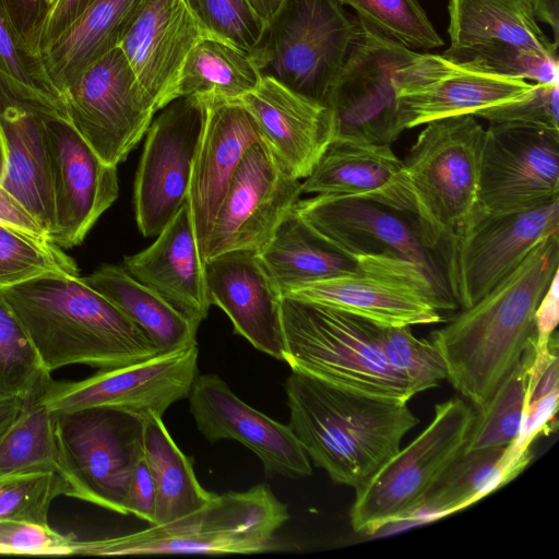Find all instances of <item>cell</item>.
Masks as SVG:
<instances>
[{"label": "cell", "mask_w": 559, "mask_h": 559, "mask_svg": "<svg viewBox=\"0 0 559 559\" xmlns=\"http://www.w3.org/2000/svg\"><path fill=\"white\" fill-rule=\"evenodd\" d=\"M558 266L556 233L478 301L429 334L447 379L474 408L492 396L536 337L535 312Z\"/></svg>", "instance_id": "obj_1"}, {"label": "cell", "mask_w": 559, "mask_h": 559, "mask_svg": "<svg viewBox=\"0 0 559 559\" xmlns=\"http://www.w3.org/2000/svg\"><path fill=\"white\" fill-rule=\"evenodd\" d=\"M0 294L46 373L71 365L111 369L159 354L135 323L80 276L43 275L1 287Z\"/></svg>", "instance_id": "obj_2"}, {"label": "cell", "mask_w": 559, "mask_h": 559, "mask_svg": "<svg viewBox=\"0 0 559 559\" xmlns=\"http://www.w3.org/2000/svg\"><path fill=\"white\" fill-rule=\"evenodd\" d=\"M284 389L288 426L309 460L357 489L401 448L419 421L406 402L373 396L293 371Z\"/></svg>", "instance_id": "obj_3"}, {"label": "cell", "mask_w": 559, "mask_h": 559, "mask_svg": "<svg viewBox=\"0 0 559 559\" xmlns=\"http://www.w3.org/2000/svg\"><path fill=\"white\" fill-rule=\"evenodd\" d=\"M286 504L266 484L215 495L202 508L162 524L120 536L74 539L70 555L145 556L257 554L275 547L288 520Z\"/></svg>", "instance_id": "obj_4"}, {"label": "cell", "mask_w": 559, "mask_h": 559, "mask_svg": "<svg viewBox=\"0 0 559 559\" xmlns=\"http://www.w3.org/2000/svg\"><path fill=\"white\" fill-rule=\"evenodd\" d=\"M439 55L418 53L357 17L348 56L329 94L332 140L390 144L404 131L399 93L431 80Z\"/></svg>", "instance_id": "obj_5"}, {"label": "cell", "mask_w": 559, "mask_h": 559, "mask_svg": "<svg viewBox=\"0 0 559 559\" xmlns=\"http://www.w3.org/2000/svg\"><path fill=\"white\" fill-rule=\"evenodd\" d=\"M283 360L292 371L356 392L408 402L413 386L388 364L373 322L349 312L283 296Z\"/></svg>", "instance_id": "obj_6"}, {"label": "cell", "mask_w": 559, "mask_h": 559, "mask_svg": "<svg viewBox=\"0 0 559 559\" xmlns=\"http://www.w3.org/2000/svg\"><path fill=\"white\" fill-rule=\"evenodd\" d=\"M425 124L403 165L416 202L417 223L436 252L476 209L485 129L472 114Z\"/></svg>", "instance_id": "obj_7"}, {"label": "cell", "mask_w": 559, "mask_h": 559, "mask_svg": "<svg viewBox=\"0 0 559 559\" xmlns=\"http://www.w3.org/2000/svg\"><path fill=\"white\" fill-rule=\"evenodd\" d=\"M356 31L338 0H285L251 55L262 76L326 107Z\"/></svg>", "instance_id": "obj_8"}, {"label": "cell", "mask_w": 559, "mask_h": 559, "mask_svg": "<svg viewBox=\"0 0 559 559\" xmlns=\"http://www.w3.org/2000/svg\"><path fill=\"white\" fill-rule=\"evenodd\" d=\"M474 416L475 409L461 397L437 404L430 424L355 489L349 512L354 531L372 534L413 519L425 496L463 451Z\"/></svg>", "instance_id": "obj_9"}, {"label": "cell", "mask_w": 559, "mask_h": 559, "mask_svg": "<svg viewBox=\"0 0 559 559\" xmlns=\"http://www.w3.org/2000/svg\"><path fill=\"white\" fill-rule=\"evenodd\" d=\"M67 496L126 515L123 499L143 457V416L96 407L55 413Z\"/></svg>", "instance_id": "obj_10"}, {"label": "cell", "mask_w": 559, "mask_h": 559, "mask_svg": "<svg viewBox=\"0 0 559 559\" xmlns=\"http://www.w3.org/2000/svg\"><path fill=\"white\" fill-rule=\"evenodd\" d=\"M559 231V198L516 213L474 210L436 250L448 292L468 308L512 273L543 239Z\"/></svg>", "instance_id": "obj_11"}, {"label": "cell", "mask_w": 559, "mask_h": 559, "mask_svg": "<svg viewBox=\"0 0 559 559\" xmlns=\"http://www.w3.org/2000/svg\"><path fill=\"white\" fill-rule=\"evenodd\" d=\"M354 272L289 289L283 296L330 306L386 326L441 322L456 305L417 263L396 255L355 259Z\"/></svg>", "instance_id": "obj_12"}, {"label": "cell", "mask_w": 559, "mask_h": 559, "mask_svg": "<svg viewBox=\"0 0 559 559\" xmlns=\"http://www.w3.org/2000/svg\"><path fill=\"white\" fill-rule=\"evenodd\" d=\"M63 98L71 126L112 166L127 158L157 111L119 47L85 69Z\"/></svg>", "instance_id": "obj_13"}, {"label": "cell", "mask_w": 559, "mask_h": 559, "mask_svg": "<svg viewBox=\"0 0 559 559\" xmlns=\"http://www.w3.org/2000/svg\"><path fill=\"white\" fill-rule=\"evenodd\" d=\"M198 344L159 353L131 365L98 370L79 381H56L49 376L39 399L51 413L107 407L140 416H163L175 402L188 397L199 374Z\"/></svg>", "instance_id": "obj_14"}, {"label": "cell", "mask_w": 559, "mask_h": 559, "mask_svg": "<svg viewBox=\"0 0 559 559\" xmlns=\"http://www.w3.org/2000/svg\"><path fill=\"white\" fill-rule=\"evenodd\" d=\"M160 110L146 131L134 181L135 218L145 237L157 236L188 199L209 104L181 96Z\"/></svg>", "instance_id": "obj_15"}, {"label": "cell", "mask_w": 559, "mask_h": 559, "mask_svg": "<svg viewBox=\"0 0 559 559\" xmlns=\"http://www.w3.org/2000/svg\"><path fill=\"white\" fill-rule=\"evenodd\" d=\"M559 198V131L515 123L485 129L476 210L516 213Z\"/></svg>", "instance_id": "obj_16"}, {"label": "cell", "mask_w": 559, "mask_h": 559, "mask_svg": "<svg viewBox=\"0 0 559 559\" xmlns=\"http://www.w3.org/2000/svg\"><path fill=\"white\" fill-rule=\"evenodd\" d=\"M294 209L326 241L353 259L386 254L417 263L441 295L454 302L439 259L414 216L377 202L338 194L298 200Z\"/></svg>", "instance_id": "obj_17"}, {"label": "cell", "mask_w": 559, "mask_h": 559, "mask_svg": "<svg viewBox=\"0 0 559 559\" xmlns=\"http://www.w3.org/2000/svg\"><path fill=\"white\" fill-rule=\"evenodd\" d=\"M301 193V180L263 139L251 144L221 203L203 262L233 250L261 251Z\"/></svg>", "instance_id": "obj_18"}, {"label": "cell", "mask_w": 559, "mask_h": 559, "mask_svg": "<svg viewBox=\"0 0 559 559\" xmlns=\"http://www.w3.org/2000/svg\"><path fill=\"white\" fill-rule=\"evenodd\" d=\"M50 155L55 225L49 241L80 245L119 193L117 166L103 162L63 119L45 120Z\"/></svg>", "instance_id": "obj_19"}, {"label": "cell", "mask_w": 559, "mask_h": 559, "mask_svg": "<svg viewBox=\"0 0 559 559\" xmlns=\"http://www.w3.org/2000/svg\"><path fill=\"white\" fill-rule=\"evenodd\" d=\"M188 399L197 428L210 442H240L260 459L267 476L311 475L310 460L289 426L246 404L216 373L198 374Z\"/></svg>", "instance_id": "obj_20"}, {"label": "cell", "mask_w": 559, "mask_h": 559, "mask_svg": "<svg viewBox=\"0 0 559 559\" xmlns=\"http://www.w3.org/2000/svg\"><path fill=\"white\" fill-rule=\"evenodd\" d=\"M211 305L219 307L255 349L283 360L282 292L260 251L239 249L203 262Z\"/></svg>", "instance_id": "obj_21"}, {"label": "cell", "mask_w": 559, "mask_h": 559, "mask_svg": "<svg viewBox=\"0 0 559 559\" xmlns=\"http://www.w3.org/2000/svg\"><path fill=\"white\" fill-rule=\"evenodd\" d=\"M205 34L182 0H147L119 48L156 110L178 98L185 61Z\"/></svg>", "instance_id": "obj_22"}, {"label": "cell", "mask_w": 559, "mask_h": 559, "mask_svg": "<svg viewBox=\"0 0 559 559\" xmlns=\"http://www.w3.org/2000/svg\"><path fill=\"white\" fill-rule=\"evenodd\" d=\"M260 140L262 135L255 120L239 100L209 104L207 119L193 162L188 191L202 261L229 182L247 148Z\"/></svg>", "instance_id": "obj_23"}, {"label": "cell", "mask_w": 559, "mask_h": 559, "mask_svg": "<svg viewBox=\"0 0 559 559\" xmlns=\"http://www.w3.org/2000/svg\"><path fill=\"white\" fill-rule=\"evenodd\" d=\"M301 192L360 198L417 216L403 160L390 144L332 140L301 181Z\"/></svg>", "instance_id": "obj_24"}, {"label": "cell", "mask_w": 559, "mask_h": 559, "mask_svg": "<svg viewBox=\"0 0 559 559\" xmlns=\"http://www.w3.org/2000/svg\"><path fill=\"white\" fill-rule=\"evenodd\" d=\"M122 266L192 323L207 317L211 301L188 199L157 239Z\"/></svg>", "instance_id": "obj_25"}, {"label": "cell", "mask_w": 559, "mask_h": 559, "mask_svg": "<svg viewBox=\"0 0 559 559\" xmlns=\"http://www.w3.org/2000/svg\"><path fill=\"white\" fill-rule=\"evenodd\" d=\"M255 120L263 141L298 179H305L332 141L326 107L263 75L239 99Z\"/></svg>", "instance_id": "obj_26"}, {"label": "cell", "mask_w": 559, "mask_h": 559, "mask_svg": "<svg viewBox=\"0 0 559 559\" xmlns=\"http://www.w3.org/2000/svg\"><path fill=\"white\" fill-rule=\"evenodd\" d=\"M535 83L453 64L436 79L399 93L404 130L523 98Z\"/></svg>", "instance_id": "obj_27"}, {"label": "cell", "mask_w": 559, "mask_h": 559, "mask_svg": "<svg viewBox=\"0 0 559 559\" xmlns=\"http://www.w3.org/2000/svg\"><path fill=\"white\" fill-rule=\"evenodd\" d=\"M45 120L19 108L0 112L5 150L0 185L40 224L49 241L55 225V203Z\"/></svg>", "instance_id": "obj_28"}, {"label": "cell", "mask_w": 559, "mask_h": 559, "mask_svg": "<svg viewBox=\"0 0 559 559\" xmlns=\"http://www.w3.org/2000/svg\"><path fill=\"white\" fill-rule=\"evenodd\" d=\"M146 2L147 0H94L41 51L45 71L62 96L85 69L119 47Z\"/></svg>", "instance_id": "obj_29"}, {"label": "cell", "mask_w": 559, "mask_h": 559, "mask_svg": "<svg viewBox=\"0 0 559 559\" xmlns=\"http://www.w3.org/2000/svg\"><path fill=\"white\" fill-rule=\"evenodd\" d=\"M260 254L282 295L299 286L349 274L357 267L355 259L326 241L294 206Z\"/></svg>", "instance_id": "obj_30"}, {"label": "cell", "mask_w": 559, "mask_h": 559, "mask_svg": "<svg viewBox=\"0 0 559 559\" xmlns=\"http://www.w3.org/2000/svg\"><path fill=\"white\" fill-rule=\"evenodd\" d=\"M81 280L119 308L151 338L159 353L198 344L199 325L136 281L122 265H103Z\"/></svg>", "instance_id": "obj_31"}, {"label": "cell", "mask_w": 559, "mask_h": 559, "mask_svg": "<svg viewBox=\"0 0 559 559\" xmlns=\"http://www.w3.org/2000/svg\"><path fill=\"white\" fill-rule=\"evenodd\" d=\"M449 15L452 47L499 43L558 56L528 0H450Z\"/></svg>", "instance_id": "obj_32"}, {"label": "cell", "mask_w": 559, "mask_h": 559, "mask_svg": "<svg viewBox=\"0 0 559 559\" xmlns=\"http://www.w3.org/2000/svg\"><path fill=\"white\" fill-rule=\"evenodd\" d=\"M143 454L156 488L154 524H162L206 504L216 493L199 483L192 461L175 443L162 416H143Z\"/></svg>", "instance_id": "obj_33"}, {"label": "cell", "mask_w": 559, "mask_h": 559, "mask_svg": "<svg viewBox=\"0 0 559 559\" xmlns=\"http://www.w3.org/2000/svg\"><path fill=\"white\" fill-rule=\"evenodd\" d=\"M261 79L250 52L215 36L204 35L185 61L178 97L197 96L209 104L239 100L253 91Z\"/></svg>", "instance_id": "obj_34"}, {"label": "cell", "mask_w": 559, "mask_h": 559, "mask_svg": "<svg viewBox=\"0 0 559 559\" xmlns=\"http://www.w3.org/2000/svg\"><path fill=\"white\" fill-rule=\"evenodd\" d=\"M506 450L507 447L462 451L425 496L413 518L450 515L512 480L522 468L508 460Z\"/></svg>", "instance_id": "obj_35"}, {"label": "cell", "mask_w": 559, "mask_h": 559, "mask_svg": "<svg viewBox=\"0 0 559 559\" xmlns=\"http://www.w3.org/2000/svg\"><path fill=\"white\" fill-rule=\"evenodd\" d=\"M535 340L492 396L483 406L474 408L475 416L463 452L509 447L520 437L528 408Z\"/></svg>", "instance_id": "obj_36"}, {"label": "cell", "mask_w": 559, "mask_h": 559, "mask_svg": "<svg viewBox=\"0 0 559 559\" xmlns=\"http://www.w3.org/2000/svg\"><path fill=\"white\" fill-rule=\"evenodd\" d=\"M47 377L24 397L17 418L0 441V475L28 469L59 473L56 416L39 399Z\"/></svg>", "instance_id": "obj_37"}, {"label": "cell", "mask_w": 559, "mask_h": 559, "mask_svg": "<svg viewBox=\"0 0 559 559\" xmlns=\"http://www.w3.org/2000/svg\"><path fill=\"white\" fill-rule=\"evenodd\" d=\"M441 56L451 63L487 73L539 84L559 82L558 56H548L511 44L481 43L450 46Z\"/></svg>", "instance_id": "obj_38"}, {"label": "cell", "mask_w": 559, "mask_h": 559, "mask_svg": "<svg viewBox=\"0 0 559 559\" xmlns=\"http://www.w3.org/2000/svg\"><path fill=\"white\" fill-rule=\"evenodd\" d=\"M381 35L409 49L429 50L443 45L418 0H338Z\"/></svg>", "instance_id": "obj_39"}, {"label": "cell", "mask_w": 559, "mask_h": 559, "mask_svg": "<svg viewBox=\"0 0 559 559\" xmlns=\"http://www.w3.org/2000/svg\"><path fill=\"white\" fill-rule=\"evenodd\" d=\"M48 274L80 276L76 263L63 249L0 223V288Z\"/></svg>", "instance_id": "obj_40"}, {"label": "cell", "mask_w": 559, "mask_h": 559, "mask_svg": "<svg viewBox=\"0 0 559 559\" xmlns=\"http://www.w3.org/2000/svg\"><path fill=\"white\" fill-rule=\"evenodd\" d=\"M376 338L390 367L404 378L416 394L447 379L444 362L429 338L416 337L409 326L373 323Z\"/></svg>", "instance_id": "obj_41"}, {"label": "cell", "mask_w": 559, "mask_h": 559, "mask_svg": "<svg viewBox=\"0 0 559 559\" xmlns=\"http://www.w3.org/2000/svg\"><path fill=\"white\" fill-rule=\"evenodd\" d=\"M46 376L50 374L0 294V402L24 399Z\"/></svg>", "instance_id": "obj_42"}, {"label": "cell", "mask_w": 559, "mask_h": 559, "mask_svg": "<svg viewBox=\"0 0 559 559\" xmlns=\"http://www.w3.org/2000/svg\"><path fill=\"white\" fill-rule=\"evenodd\" d=\"M64 495L67 485L51 469H28L0 475V521L48 524L52 500Z\"/></svg>", "instance_id": "obj_43"}, {"label": "cell", "mask_w": 559, "mask_h": 559, "mask_svg": "<svg viewBox=\"0 0 559 559\" xmlns=\"http://www.w3.org/2000/svg\"><path fill=\"white\" fill-rule=\"evenodd\" d=\"M205 35L215 36L252 53L265 24L246 0H182Z\"/></svg>", "instance_id": "obj_44"}, {"label": "cell", "mask_w": 559, "mask_h": 559, "mask_svg": "<svg viewBox=\"0 0 559 559\" xmlns=\"http://www.w3.org/2000/svg\"><path fill=\"white\" fill-rule=\"evenodd\" d=\"M0 71L66 108L63 96L49 80L40 56L33 53L24 45L1 0Z\"/></svg>", "instance_id": "obj_45"}, {"label": "cell", "mask_w": 559, "mask_h": 559, "mask_svg": "<svg viewBox=\"0 0 559 559\" xmlns=\"http://www.w3.org/2000/svg\"><path fill=\"white\" fill-rule=\"evenodd\" d=\"M490 123H515L559 131V82L535 83L523 98L484 108L474 114Z\"/></svg>", "instance_id": "obj_46"}, {"label": "cell", "mask_w": 559, "mask_h": 559, "mask_svg": "<svg viewBox=\"0 0 559 559\" xmlns=\"http://www.w3.org/2000/svg\"><path fill=\"white\" fill-rule=\"evenodd\" d=\"M76 537L62 535L49 525L0 521L1 554L70 555Z\"/></svg>", "instance_id": "obj_47"}, {"label": "cell", "mask_w": 559, "mask_h": 559, "mask_svg": "<svg viewBox=\"0 0 559 559\" xmlns=\"http://www.w3.org/2000/svg\"><path fill=\"white\" fill-rule=\"evenodd\" d=\"M59 0H1L24 45L40 56L46 24Z\"/></svg>", "instance_id": "obj_48"}, {"label": "cell", "mask_w": 559, "mask_h": 559, "mask_svg": "<svg viewBox=\"0 0 559 559\" xmlns=\"http://www.w3.org/2000/svg\"><path fill=\"white\" fill-rule=\"evenodd\" d=\"M11 107L34 112L46 119L69 121L63 106L0 71V112Z\"/></svg>", "instance_id": "obj_49"}, {"label": "cell", "mask_w": 559, "mask_h": 559, "mask_svg": "<svg viewBox=\"0 0 559 559\" xmlns=\"http://www.w3.org/2000/svg\"><path fill=\"white\" fill-rule=\"evenodd\" d=\"M123 510L126 515L133 514L150 524L155 522L156 488L144 455L130 478L123 499Z\"/></svg>", "instance_id": "obj_50"}, {"label": "cell", "mask_w": 559, "mask_h": 559, "mask_svg": "<svg viewBox=\"0 0 559 559\" xmlns=\"http://www.w3.org/2000/svg\"><path fill=\"white\" fill-rule=\"evenodd\" d=\"M0 223L39 241H48L40 224L0 186Z\"/></svg>", "instance_id": "obj_51"}, {"label": "cell", "mask_w": 559, "mask_h": 559, "mask_svg": "<svg viewBox=\"0 0 559 559\" xmlns=\"http://www.w3.org/2000/svg\"><path fill=\"white\" fill-rule=\"evenodd\" d=\"M559 317L558 274L552 278L535 312L536 346H545L555 332Z\"/></svg>", "instance_id": "obj_52"}, {"label": "cell", "mask_w": 559, "mask_h": 559, "mask_svg": "<svg viewBox=\"0 0 559 559\" xmlns=\"http://www.w3.org/2000/svg\"><path fill=\"white\" fill-rule=\"evenodd\" d=\"M94 0H59L43 34L41 51L47 48Z\"/></svg>", "instance_id": "obj_53"}, {"label": "cell", "mask_w": 559, "mask_h": 559, "mask_svg": "<svg viewBox=\"0 0 559 559\" xmlns=\"http://www.w3.org/2000/svg\"><path fill=\"white\" fill-rule=\"evenodd\" d=\"M536 19L548 24L554 34V43L559 44V0H528Z\"/></svg>", "instance_id": "obj_54"}, {"label": "cell", "mask_w": 559, "mask_h": 559, "mask_svg": "<svg viewBox=\"0 0 559 559\" xmlns=\"http://www.w3.org/2000/svg\"><path fill=\"white\" fill-rule=\"evenodd\" d=\"M23 400L24 399L0 402V441L17 418L23 406Z\"/></svg>", "instance_id": "obj_55"}, {"label": "cell", "mask_w": 559, "mask_h": 559, "mask_svg": "<svg viewBox=\"0 0 559 559\" xmlns=\"http://www.w3.org/2000/svg\"><path fill=\"white\" fill-rule=\"evenodd\" d=\"M253 13L264 23H269L285 0H246Z\"/></svg>", "instance_id": "obj_56"}, {"label": "cell", "mask_w": 559, "mask_h": 559, "mask_svg": "<svg viewBox=\"0 0 559 559\" xmlns=\"http://www.w3.org/2000/svg\"><path fill=\"white\" fill-rule=\"evenodd\" d=\"M5 168V150H4V141L0 128V182L4 174ZM1 186V185H0Z\"/></svg>", "instance_id": "obj_57"}, {"label": "cell", "mask_w": 559, "mask_h": 559, "mask_svg": "<svg viewBox=\"0 0 559 559\" xmlns=\"http://www.w3.org/2000/svg\"><path fill=\"white\" fill-rule=\"evenodd\" d=\"M0 554H1V550H0Z\"/></svg>", "instance_id": "obj_58"}]
</instances>
